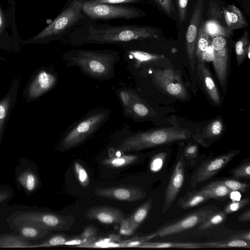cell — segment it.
I'll use <instances>...</instances> for the list:
<instances>
[{
    "mask_svg": "<svg viewBox=\"0 0 250 250\" xmlns=\"http://www.w3.org/2000/svg\"><path fill=\"white\" fill-rule=\"evenodd\" d=\"M158 29L154 27L138 25H113L98 23L86 19L66 37L72 45L110 44L125 47L158 37Z\"/></svg>",
    "mask_w": 250,
    "mask_h": 250,
    "instance_id": "obj_1",
    "label": "cell"
},
{
    "mask_svg": "<svg viewBox=\"0 0 250 250\" xmlns=\"http://www.w3.org/2000/svg\"><path fill=\"white\" fill-rule=\"evenodd\" d=\"M75 222L72 215H64L37 206L8 205L0 216V229L28 224L51 231H67Z\"/></svg>",
    "mask_w": 250,
    "mask_h": 250,
    "instance_id": "obj_2",
    "label": "cell"
},
{
    "mask_svg": "<svg viewBox=\"0 0 250 250\" xmlns=\"http://www.w3.org/2000/svg\"><path fill=\"white\" fill-rule=\"evenodd\" d=\"M63 58L68 64L76 65L85 74L101 80L112 77L120 56L119 52L110 50L73 49L64 54Z\"/></svg>",
    "mask_w": 250,
    "mask_h": 250,
    "instance_id": "obj_3",
    "label": "cell"
},
{
    "mask_svg": "<svg viewBox=\"0 0 250 250\" xmlns=\"http://www.w3.org/2000/svg\"><path fill=\"white\" fill-rule=\"evenodd\" d=\"M83 0H72L60 14L27 43H45L66 36L86 19L82 11Z\"/></svg>",
    "mask_w": 250,
    "mask_h": 250,
    "instance_id": "obj_4",
    "label": "cell"
},
{
    "mask_svg": "<svg viewBox=\"0 0 250 250\" xmlns=\"http://www.w3.org/2000/svg\"><path fill=\"white\" fill-rule=\"evenodd\" d=\"M189 131L176 127H166L139 132L125 139L117 149L123 152L137 151L168 144L189 138Z\"/></svg>",
    "mask_w": 250,
    "mask_h": 250,
    "instance_id": "obj_5",
    "label": "cell"
},
{
    "mask_svg": "<svg viewBox=\"0 0 250 250\" xmlns=\"http://www.w3.org/2000/svg\"><path fill=\"white\" fill-rule=\"evenodd\" d=\"M109 111H95L78 122L62 139L59 149L65 151L76 147L86 141L107 121Z\"/></svg>",
    "mask_w": 250,
    "mask_h": 250,
    "instance_id": "obj_6",
    "label": "cell"
},
{
    "mask_svg": "<svg viewBox=\"0 0 250 250\" xmlns=\"http://www.w3.org/2000/svg\"><path fill=\"white\" fill-rule=\"evenodd\" d=\"M82 11L88 19L92 21L131 20L146 15L144 11L131 5L98 3L91 0H83Z\"/></svg>",
    "mask_w": 250,
    "mask_h": 250,
    "instance_id": "obj_7",
    "label": "cell"
},
{
    "mask_svg": "<svg viewBox=\"0 0 250 250\" xmlns=\"http://www.w3.org/2000/svg\"><path fill=\"white\" fill-rule=\"evenodd\" d=\"M212 206L207 207L190 212L179 219L167 224L147 235L149 240L176 234L201 224L209 215L215 212Z\"/></svg>",
    "mask_w": 250,
    "mask_h": 250,
    "instance_id": "obj_8",
    "label": "cell"
},
{
    "mask_svg": "<svg viewBox=\"0 0 250 250\" xmlns=\"http://www.w3.org/2000/svg\"><path fill=\"white\" fill-rule=\"evenodd\" d=\"M38 167L27 158H21L15 168V180L18 187L27 196H30L41 187Z\"/></svg>",
    "mask_w": 250,
    "mask_h": 250,
    "instance_id": "obj_9",
    "label": "cell"
},
{
    "mask_svg": "<svg viewBox=\"0 0 250 250\" xmlns=\"http://www.w3.org/2000/svg\"><path fill=\"white\" fill-rule=\"evenodd\" d=\"M239 153V150H233L205 161L191 177V186L195 188L198 184L213 177L223 169Z\"/></svg>",
    "mask_w": 250,
    "mask_h": 250,
    "instance_id": "obj_10",
    "label": "cell"
},
{
    "mask_svg": "<svg viewBox=\"0 0 250 250\" xmlns=\"http://www.w3.org/2000/svg\"><path fill=\"white\" fill-rule=\"evenodd\" d=\"M55 75L47 68H41L31 77L23 94L27 102L35 100L51 90L56 85Z\"/></svg>",
    "mask_w": 250,
    "mask_h": 250,
    "instance_id": "obj_11",
    "label": "cell"
},
{
    "mask_svg": "<svg viewBox=\"0 0 250 250\" xmlns=\"http://www.w3.org/2000/svg\"><path fill=\"white\" fill-rule=\"evenodd\" d=\"M204 7V0H198L194 6L186 34V46L189 64L192 70L195 65V49L201 25Z\"/></svg>",
    "mask_w": 250,
    "mask_h": 250,
    "instance_id": "obj_12",
    "label": "cell"
},
{
    "mask_svg": "<svg viewBox=\"0 0 250 250\" xmlns=\"http://www.w3.org/2000/svg\"><path fill=\"white\" fill-rule=\"evenodd\" d=\"M225 37H213L210 45L212 52V61L217 77L222 87L227 83L228 70V52Z\"/></svg>",
    "mask_w": 250,
    "mask_h": 250,
    "instance_id": "obj_13",
    "label": "cell"
},
{
    "mask_svg": "<svg viewBox=\"0 0 250 250\" xmlns=\"http://www.w3.org/2000/svg\"><path fill=\"white\" fill-rule=\"evenodd\" d=\"M94 193L101 197L130 202L141 200L146 195V192L140 187L130 185L98 188Z\"/></svg>",
    "mask_w": 250,
    "mask_h": 250,
    "instance_id": "obj_14",
    "label": "cell"
},
{
    "mask_svg": "<svg viewBox=\"0 0 250 250\" xmlns=\"http://www.w3.org/2000/svg\"><path fill=\"white\" fill-rule=\"evenodd\" d=\"M185 160L181 156L177 162L165 191L162 212L171 207L180 192L185 181Z\"/></svg>",
    "mask_w": 250,
    "mask_h": 250,
    "instance_id": "obj_15",
    "label": "cell"
},
{
    "mask_svg": "<svg viewBox=\"0 0 250 250\" xmlns=\"http://www.w3.org/2000/svg\"><path fill=\"white\" fill-rule=\"evenodd\" d=\"M153 73L155 82L169 95L179 99L186 98L187 91L180 77L173 71L154 70Z\"/></svg>",
    "mask_w": 250,
    "mask_h": 250,
    "instance_id": "obj_16",
    "label": "cell"
},
{
    "mask_svg": "<svg viewBox=\"0 0 250 250\" xmlns=\"http://www.w3.org/2000/svg\"><path fill=\"white\" fill-rule=\"evenodd\" d=\"M19 85V79L15 78L6 93L0 100V145L9 117L16 104Z\"/></svg>",
    "mask_w": 250,
    "mask_h": 250,
    "instance_id": "obj_17",
    "label": "cell"
},
{
    "mask_svg": "<svg viewBox=\"0 0 250 250\" xmlns=\"http://www.w3.org/2000/svg\"><path fill=\"white\" fill-rule=\"evenodd\" d=\"M7 231L14 233L32 243L34 244V248H37L38 244L42 242L51 234V231L28 224H21L16 226L0 229V232Z\"/></svg>",
    "mask_w": 250,
    "mask_h": 250,
    "instance_id": "obj_18",
    "label": "cell"
},
{
    "mask_svg": "<svg viewBox=\"0 0 250 250\" xmlns=\"http://www.w3.org/2000/svg\"><path fill=\"white\" fill-rule=\"evenodd\" d=\"M84 216L88 219L96 220L106 224H119L125 219L124 214L120 209L104 206L90 208Z\"/></svg>",
    "mask_w": 250,
    "mask_h": 250,
    "instance_id": "obj_19",
    "label": "cell"
},
{
    "mask_svg": "<svg viewBox=\"0 0 250 250\" xmlns=\"http://www.w3.org/2000/svg\"><path fill=\"white\" fill-rule=\"evenodd\" d=\"M223 128L222 120L215 119L205 127L201 133L196 135L195 140L203 146L208 147L221 136Z\"/></svg>",
    "mask_w": 250,
    "mask_h": 250,
    "instance_id": "obj_20",
    "label": "cell"
},
{
    "mask_svg": "<svg viewBox=\"0 0 250 250\" xmlns=\"http://www.w3.org/2000/svg\"><path fill=\"white\" fill-rule=\"evenodd\" d=\"M197 72L200 75L206 92L212 102L219 104L220 97L216 84L204 62H198Z\"/></svg>",
    "mask_w": 250,
    "mask_h": 250,
    "instance_id": "obj_21",
    "label": "cell"
},
{
    "mask_svg": "<svg viewBox=\"0 0 250 250\" xmlns=\"http://www.w3.org/2000/svg\"><path fill=\"white\" fill-rule=\"evenodd\" d=\"M209 36L205 31L204 22L201 23L195 49V57L197 62H204L212 59V52ZM212 60V59H211Z\"/></svg>",
    "mask_w": 250,
    "mask_h": 250,
    "instance_id": "obj_22",
    "label": "cell"
},
{
    "mask_svg": "<svg viewBox=\"0 0 250 250\" xmlns=\"http://www.w3.org/2000/svg\"><path fill=\"white\" fill-rule=\"evenodd\" d=\"M225 20L228 28L234 29L246 28L248 23L243 13L234 5H229L223 9Z\"/></svg>",
    "mask_w": 250,
    "mask_h": 250,
    "instance_id": "obj_23",
    "label": "cell"
},
{
    "mask_svg": "<svg viewBox=\"0 0 250 250\" xmlns=\"http://www.w3.org/2000/svg\"><path fill=\"white\" fill-rule=\"evenodd\" d=\"M125 55L129 59L133 61L135 66L140 67L143 64L152 62L163 59L164 56L154 53H151L143 50L134 49L131 46L125 47Z\"/></svg>",
    "mask_w": 250,
    "mask_h": 250,
    "instance_id": "obj_24",
    "label": "cell"
},
{
    "mask_svg": "<svg viewBox=\"0 0 250 250\" xmlns=\"http://www.w3.org/2000/svg\"><path fill=\"white\" fill-rule=\"evenodd\" d=\"M32 248L34 245L10 231L0 232V248Z\"/></svg>",
    "mask_w": 250,
    "mask_h": 250,
    "instance_id": "obj_25",
    "label": "cell"
},
{
    "mask_svg": "<svg viewBox=\"0 0 250 250\" xmlns=\"http://www.w3.org/2000/svg\"><path fill=\"white\" fill-rule=\"evenodd\" d=\"M210 199L209 196L200 189H194L180 198L177 203L180 208L187 209L195 207Z\"/></svg>",
    "mask_w": 250,
    "mask_h": 250,
    "instance_id": "obj_26",
    "label": "cell"
},
{
    "mask_svg": "<svg viewBox=\"0 0 250 250\" xmlns=\"http://www.w3.org/2000/svg\"><path fill=\"white\" fill-rule=\"evenodd\" d=\"M200 190L208 195L211 199L223 200L231 193L221 181H213L202 187Z\"/></svg>",
    "mask_w": 250,
    "mask_h": 250,
    "instance_id": "obj_27",
    "label": "cell"
},
{
    "mask_svg": "<svg viewBox=\"0 0 250 250\" xmlns=\"http://www.w3.org/2000/svg\"><path fill=\"white\" fill-rule=\"evenodd\" d=\"M138 248L199 249L204 248V246L203 243L153 242L148 241L143 243Z\"/></svg>",
    "mask_w": 250,
    "mask_h": 250,
    "instance_id": "obj_28",
    "label": "cell"
},
{
    "mask_svg": "<svg viewBox=\"0 0 250 250\" xmlns=\"http://www.w3.org/2000/svg\"><path fill=\"white\" fill-rule=\"evenodd\" d=\"M141 158L139 155H124L105 158L101 164L110 168H120L136 163L141 160Z\"/></svg>",
    "mask_w": 250,
    "mask_h": 250,
    "instance_id": "obj_29",
    "label": "cell"
},
{
    "mask_svg": "<svg viewBox=\"0 0 250 250\" xmlns=\"http://www.w3.org/2000/svg\"><path fill=\"white\" fill-rule=\"evenodd\" d=\"M152 199L148 198L140 206L128 217V220L135 229H137L145 220L152 207Z\"/></svg>",
    "mask_w": 250,
    "mask_h": 250,
    "instance_id": "obj_30",
    "label": "cell"
},
{
    "mask_svg": "<svg viewBox=\"0 0 250 250\" xmlns=\"http://www.w3.org/2000/svg\"><path fill=\"white\" fill-rule=\"evenodd\" d=\"M250 43L249 32L245 31L243 36L236 42L235 46V51L238 65H240L244 61L248 54L250 59Z\"/></svg>",
    "mask_w": 250,
    "mask_h": 250,
    "instance_id": "obj_31",
    "label": "cell"
},
{
    "mask_svg": "<svg viewBox=\"0 0 250 250\" xmlns=\"http://www.w3.org/2000/svg\"><path fill=\"white\" fill-rule=\"evenodd\" d=\"M204 248H250V242L235 239L229 238L227 240L203 243Z\"/></svg>",
    "mask_w": 250,
    "mask_h": 250,
    "instance_id": "obj_32",
    "label": "cell"
},
{
    "mask_svg": "<svg viewBox=\"0 0 250 250\" xmlns=\"http://www.w3.org/2000/svg\"><path fill=\"white\" fill-rule=\"evenodd\" d=\"M205 29L209 36L214 37L221 36L229 37L230 36L231 30L225 27L214 20H208L204 22Z\"/></svg>",
    "mask_w": 250,
    "mask_h": 250,
    "instance_id": "obj_33",
    "label": "cell"
},
{
    "mask_svg": "<svg viewBox=\"0 0 250 250\" xmlns=\"http://www.w3.org/2000/svg\"><path fill=\"white\" fill-rule=\"evenodd\" d=\"M227 214L223 211H215L209 215L201 224L198 229L206 230L223 223L227 219Z\"/></svg>",
    "mask_w": 250,
    "mask_h": 250,
    "instance_id": "obj_34",
    "label": "cell"
},
{
    "mask_svg": "<svg viewBox=\"0 0 250 250\" xmlns=\"http://www.w3.org/2000/svg\"><path fill=\"white\" fill-rule=\"evenodd\" d=\"M125 109L127 115H132L139 118L146 117L150 113L148 107L144 104L138 100L133 103L130 101L129 105Z\"/></svg>",
    "mask_w": 250,
    "mask_h": 250,
    "instance_id": "obj_35",
    "label": "cell"
},
{
    "mask_svg": "<svg viewBox=\"0 0 250 250\" xmlns=\"http://www.w3.org/2000/svg\"><path fill=\"white\" fill-rule=\"evenodd\" d=\"M234 178L250 179V159L244 160L238 166L230 171Z\"/></svg>",
    "mask_w": 250,
    "mask_h": 250,
    "instance_id": "obj_36",
    "label": "cell"
},
{
    "mask_svg": "<svg viewBox=\"0 0 250 250\" xmlns=\"http://www.w3.org/2000/svg\"><path fill=\"white\" fill-rule=\"evenodd\" d=\"M120 242V236L118 235H111L108 237L98 239L88 242L83 243L77 247L83 248H104V246L111 242Z\"/></svg>",
    "mask_w": 250,
    "mask_h": 250,
    "instance_id": "obj_37",
    "label": "cell"
},
{
    "mask_svg": "<svg viewBox=\"0 0 250 250\" xmlns=\"http://www.w3.org/2000/svg\"><path fill=\"white\" fill-rule=\"evenodd\" d=\"M14 194V190L10 187L0 186V216L8 206V203Z\"/></svg>",
    "mask_w": 250,
    "mask_h": 250,
    "instance_id": "obj_38",
    "label": "cell"
},
{
    "mask_svg": "<svg viewBox=\"0 0 250 250\" xmlns=\"http://www.w3.org/2000/svg\"><path fill=\"white\" fill-rule=\"evenodd\" d=\"M153 1L166 15L174 20L176 19L174 0H153Z\"/></svg>",
    "mask_w": 250,
    "mask_h": 250,
    "instance_id": "obj_39",
    "label": "cell"
},
{
    "mask_svg": "<svg viewBox=\"0 0 250 250\" xmlns=\"http://www.w3.org/2000/svg\"><path fill=\"white\" fill-rule=\"evenodd\" d=\"M68 240L69 239L67 237L62 235H50L42 242L38 244L37 248L64 245V243Z\"/></svg>",
    "mask_w": 250,
    "mask_h": 250,
    "instance_id": "obj_40",
    "label": "cell"
},
{
    "mask_svg": "<svg viewBox=\"0 0 250 250\" xmlns=\"http://www.w3.org/2000/svg\"><path fill=\"white\" fill-rule=\"evenodd\" d=\"M220 181L231 192H246L250 188L248 183L241 182L235 179H224Z\"/></svg>",
    "mask_w": 250,
    "mask_h": 250,
    "instance_id": "obj_41",
    "label": "cell"
},
{
    "mask_svg": "<svg viewBox=\"0 0 250 250\" xmlns=\"http://www.w3.org/2000/svg\"><path fill=\"white\" fill-rule=\"evenodd\" d=\"M74 169L80 185L84 188L88 186L89 184V178L84 167L78 162L75 161L74 164Z\"/></svg>",
    "mask_w": 250,
    "mask_h": 250,
    "instance_id": "obj_42",
    "label": "cell"
},
{
    "mask_svg": "<svg viewBox=\"0 0 250 250\" xmlns=\"http://www.w3.org/2000/svg\"><path fill=\"white\" fill-rule=\"evenodd\" d=\"M250 202V200L248 198H244L238 201L230 202L226 205L224 211L227 215L236 212L249 204Z\"/></svg>",
    "mask_w": 250,
    "mask_h": 250,
    "instance_id": "obj_43",
    "label": "cell"
},
{
    "mask_svg": "<svg viewBox=\"0 0 250 250\" xmlns=\"http://www.w3.org/2000/svg\"><path fill=\"white\" fill-rule=\"evenodd\" d=\"M97 238V229L96 227L92 225L86 226L79 237V238L83 241V243L92 241Z\"/></svg>",
    "mask_w": 250,
    "mask_h": 250,
    "instance_id": "obj_44",
    "label": "cell"
},
{
    "mask_svg": "<svg viewBox=\"0 0 250 250\" xmlns=\"http://www.w3.org/2000/svg\"><path fill=\"white\" fill-rule=\"evenodd\" d=\"M198 154V146L194 144H190L185 147L183 156L184 159L191 161L197 157Z\"/></svg>",
    "mask_w": 250,
    "mask_h": 250,
    "instance_id": "obj_45",
    "label": "cell"
},
{
    "mask_svg": "<svg viewBox=\"0 0 250 250\" xmlns=\"http://www.w3.org/2000/svg\"><path fill=\"white\" fill-rule=\"evenodd\" d=\"M166 157V154L164 153H160L154 156L150 164L151 170L153 172L159 171L164 165Z\"/></svg>",
    "mask_w": 250,
    "mask_h": 250,
    "instance_id": "obj_46",
    "label": "cell"
},
{
    "mask_svg": "<svg viewBox=\"0 0 250 250\" xmlns=\"http://www.w3.org/2000/svg\"><path fill=\"white\" fill-rule=\"evenodd\" d=\"M149 240L147 235L136 237L129 240L121 242V247L138 248L143 243Z\"/></svg>",
    "mask_w": 250,
    "mask_h": 250,
    "instance_id": "obj_47",
    "label": "cell"
},
{
    "mask_svg": "<svg viewBox=\"0 0 250 250\" xmlns=\"http://www.w3.org/2000/svg\"><path fill=\"white\" fill-rule=\"evenodd\" d=\"M175 1L180 21L182 23L187 17L188 0H175Z\"/></svg>",
    "mask_w": 250,
    "mask_h": 250,
    "instance_id": "obj_48",
    "label": "cell"
},
{
    "mask_svg": "<svg viewBox=\"0 0 250 250\" xmlns=\"http://www.w3.org/2000/svg\"><path fill=\"white\" fill-rule=\"evenodd\" d=\"M120 233L122 235H130L135 231L128 218H125L120 223Z\"/></svg>",
    "mask_w": 250,
    "mask_h": 250,
    "instance_id": "obj_49",
    "label": "cell"
},
{
    "mask_svg": "<svg viewBox=\"0 0 250 250\" xmlns=\"http://www.w3.org/2000/svg\"><path fill=\"white\" fill-rule=\"evenodd\" d=\"M93 1L116 5H125L140 2L142 0H91Z\"/></svg>",
    "mask_w": 250,
    "mask_h": 250,
    "instance_id": "obj_50",
    "label": "cell"
},
{
    "mask_svg": "<svg viewBox=\"0 0 250 250\" xmlns=\"http://www.w3.org/2000/svg\"><path fill=\"white\" fill-rule=\"evenodd\" d=\"M132 93L126 90H123L120 92V97L124 107H126L129 104L132 98Z\"/></svg>",
    "mask_w": 250,
    "mask_h": 250,
    "instance_id": "obj_51",
    "label": "cell"
},
{
    "mask_svg": "<svg viewBox=\"0 0 250 250\" xmlns=\"http://www.w3.org/2000/svg\"><path fill=\"white\" fill-rule=\"evenodd\" d=\"M229 238L243 240L250 242V231L241 232L231 235Z\"/></svg>",
    "mask_w": 250,
    "mask_h": 250,
    "instance_id": "obj_52",
    "label": "cell"
},
{
    "mask_svg": "<svg viewBox=\"0 0 250 250\" xmlns=\"http://www.w3.org/2000/svg\"><path fill=\"white\" fill-rule=\"evenodd\" d=\"M240 222H248L250 220V209L249 208L243 212L238 218Z\"/></svg>",
    "mask_w": 250,
    "mask_h": 250,
    "instance_id": "obj_53",
    "label": "cell"
},
{
    "mask_svg": "<svg viewBox=\"0 0 250 250\" xmlns=\"http://www.w3.org/2000/svg\"><path fill=\"white\" fill-rule=\"evenodd\" d=\"M82 243H83V241L78 238L75 239L68 240L64 243V245H75L77 246Z\"/></svg>",
    "mask_w": 250,
    "mask_h": 250,
    "instance_id": "obj_54",
    "label": "cell"
},
{
    "mask_svg": "<svg viewBox=\"0 0 250 250\" xmlns=\"http://www.w3.org/2000/svg\"><path fill=\"white\" fill-rule=\"evenodd\" d=\"M2 23H3L2 17L1 12L0 11V28L2 24Z\"/></svg>",
    "mask_w": 250,
    "mask_h": 250,
    "instance_id": "obj_55",
    "label": "cell"
}]
</instances>
